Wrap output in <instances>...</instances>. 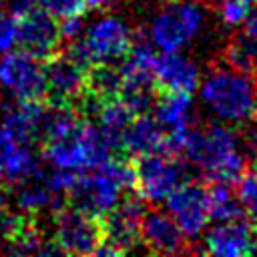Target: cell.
<instances>
[{"label": "cell", "instance_id": "6da1fadb", "mask_svg": "<svg viewBox=\"0 0 257 257\" xmlns=\"http://www.w3.org/2000/svg\"><path fill=\"white\" fill-rule=\"evenodd\" d=\"M201 169L209 183H231L247 171V161L237 147V137L223 124L191 126L181 143V153Z\"/></svg>", "mask_w": 257, "mask_h": 257}, {"label": "cell", "instance_id": "7a4b0ae2", "mask_svg": "<svg viewBox=\"0 0 257 257\" xmlns=\"http://www.w3.org/2000/svg\"><path fill=\"white\" fill-rule=\"evenodd\" d=\"M133 159L108 157L92 169L74 173L64 197L70 205L100 217L124 195V191L133 189Z\"/></svg>", "mask_w": 257, "mask_h": 257}, {"label": "cell", "instance_id": "3957f363", "mask_svg": "<svg viewBox=\"0 0 257 257\" xmlns=\"http://www.w3.org/2000/svg\"><path fill=\"white\" fill-rule=\"evenodd\" d=\"M207 106L229 124H247L257 114V80L229 64L209 72L201 86Z\"/></svg>", "mask_w": 257, "mask_h": 257}, {"label": "cell", "instance_id": "277c9868", "mask_svg": "<svg viewBox=\"0 0 257 257\" xmlns=\"http://www.w3.org/2000/svg\"><path fill=\"white\" fill-rule=\"evenodd\" d=\"M90 66L72 46L60 48L44 60L46 102L52 106H70L78 112V104L88 90Z\"/></svg>", "mask_w": 257, "mask_h": 257}, {"label": "cell", "instance_id": "5b68a950", "mask_svg": "<svg viewBox=\"0 0 257 257\" xmlns=\"http://www.w3.org/2000/svg\"><path fill=\"white\" fill-rule=\"evenodd\" d=\"M50 239L54 247L70 255H96L102 245L100 217L62 203L50 213Z\"/></svg>", "mask_w": 257, "mask_h": 257}, {"label": "cell", "instance_id": "8992f818", "mask_svg": "<svg viewBox=\"0 0 257 257\" xmlns=\"http://www.w3.org/2000/svg\"><path fill=\"white\" fill-rule=\"evenodd\" d=\"M133 191L145 203H159L187 181V167L175 153H151L133 159Z\"/></svg>", "mask_w": 257, "mask_h": 257}, {"label": "cell", "instance_id": "52a82bcc", "mask_svg": "<svg viewBox=\"0 0 257 257\" xmlns=\"http://www.w3.org/2000/svg\"><path fill=\"white\" fill-rule=\"evenodd\" d=\"M145 211L147 203L139 195H122L100 215L102 245L96 249V255H120L137 249L141 245V221Z\"/></svg>", "mask_w": 257, "mask_h": 257}, {"label": "cell", "instance_id": "ba28073f", "mask_svg": "<svg viewBox=\"0 0 257 257\" xmlns=\"http://www.w3.org/2000/svg\"><path fill=\"white\" fill-rule=\"evenodd\" d=\"M84 36L68 42L88 64H104L120 60L133 46V32L128 26L114 16H104L92 22Z\"/></svg>", "mask_w": 257, "mask_h": 257}, {"label": "cell", "instance_id": "9c48e42d", "mask_svg": "<svg viewBox=\"0 0 257 257\" xmlns=\"http://www.w3.org/2000/svg\"><path fill=\"white\" fill-rule=\"evenodd\" d=\"M12 14L16 26V44L20 50L40 60H48L62 48L56 16L34 4L12 8Z\"/></svg>", "mask_w": 257, "mask_h": 257}, {"label": "cell", "instance_id": "30bf717a", "mask_svg": "<svg viewBox=\"0 0 257 257\" xmlns=\"http://www.w3.org/2000/svg\"><path fill=\"white\" fill-rule=\"evenodd\" d=\"M203 26V12L197 2L171 0L151 24V40L157 48L179 50Z\"/></svg>", "mask_w": 257, "mask_h": 257}, {"label": "cell", "instance_id": "8fae6325", "mask_svg": "<svg viewBox=\"0 0 257 257\" xmlns=\"http://www.w3.org/2000/svg\"><path fill=\"white\" fill-rule=\"evenodd\" d=\"M0 84L22 102H46L44 60L24 52L8 50L0 60Z\"/></svg>", "mask_w": 257, "mask_h": 257}, {"label": "cell", "instance_id": "7c38bea8", "mask_svg": "<svg viewBox=\"0 0 257 257\" xmlns=\"http://www.w3.org/2000/svg\"><path fill=\"white\" fill-rule=\"evenodd\" d=\"M165 203H167V213L173 217V221L181 227V231L189 239L197 237L211 221L209 189L205 183L185 181L165 197Z\"/></svg>", "mask_w": 257, "mask_h": 257}, {"label": "cell", "instance_id": "4fadbf2b", "mask_svg": "<svg viewBox=\"0 0 257 257\" xmlns=\"http://www.w3.org/2000/svg\"><path fill=\"white\" fill-rule=\"evenodd\" d=\"M205 249L211 255L239 257L257 253L255 223L249 217L221 221L205 235Z\"/></svg>", "mask_w": 257, "mask_h": 257}, {"label": "cell", "instance_id": "5bb4252c", "mask_svg": "<svg viewBox=\"0 0 257 257\" xmlns=\"http://www.w3.org/2000/svg\"><path fill=\"white\" fill-rule=\"evenodd\" d=\"M141 245L153 253H187L191 251L189 237L173 221V217L159 209H147L141 221Z\"/></svg>", "mask_w": 257, "mask_h": 257}, {"label": "cell", "instance_id": "9a60e30c", "mask_svg": "<svg viewBox=\"0 0 257 257\" xmlns=\"http://www.w3.org/2000/svg\"><path fill=\"white\" fill-rule=\"evenodd\" d=\"M199 84L197 66L179 50L157 54L153 86L155 92H193Z\"/></svg>", "mask_w": 257, "mask_h": 257}, {"label": "cell", "instance_id": "2e32d148", "mask_svg": "<svg viewBox=\"0 0 257 257\" xmlns=\"http://www.w3.org/2000/svg\"><path fill=\"white\" fill-rule=\"evenodd\" d=\"M46 106L48 102L44 100H36V102L18 100L16 106L6 110L2 128L20 145H26V147L40 145L44 137Z\"/></svg>", "mask_w": 257, "mask_h": 257}, {"label": "cell", "instance_id": "e0dca14e", "mask_svg": "<svg viewBox=\"0 0 257 257\" xmlns=\"http://www.w3.org/2000/svg\"><path fill=\"white\" fill-rule=\"evenodd\" d=\"M122 147L126 157H141L151 153H171L169 137L157 118L149 112H141L133 118L122 135Z\"/></svg>", "mask_w": 257, "mask_h": 257}, {"label": "cell", "instance_id": "ac0fdd59", "mask_svg": "<svg viewBox=\"0 0 257 257\" xmlns=\"http://www.w3.org/2000/svg\"><path fill=\"white\" fill-rule=\"evenodd\" d=\"M209 215L213 221H233L247 217L237 193H233L231 183H209Z\"/></svg>", "mask_w": 257, "mask_h": 257}, {"label": "cell", "instance_id": "d6986e66", "mask_svg": "<svg viewBox=\"0 0 257 257\" xmlns=\"http://www.w3.org/2000/svg\"><path fill=\"white\" fill-rule=\"evenodd\" d=\"M237 185V197L245 215L255 223L257 221V171H245Z\"/></svg>", "mask_w": 257, "mask_h": 257}, {"label": "cell", "instance_id": "ffe728a7", "mask_svg": "<svg viewBox=\"0 0 257 257\" xmlns=\"http://www.w3.org/2000/svg\"><path fill=\"white\" fill-rule=\"evenodd\" d=\"M16 44V26L14 14L0 2V54L8 52Z\"/></svg>", "mask_w": 257, "mask_h": 257}, {"label": "cell", "instance_id": "44dd1931", "mask_svg": "<svg viewBox=\"0 0 257 257\" xmlns=\"http://www.w3.org/2000/svg\"><path fill=\"white\" fill-rule=\"evenodd\" d=\"M249 8L251 6H247L239 0H219V16L229 26H239L245 20Z\"/></svg>", "mask_w": 257, "mask_h": 257}, {"label": "cell", "instance_id": "7402d4cb", "mask_svg": "<svg viewBox=\"0 0 257 257\" xmlns=\"http://www.w3.org/2000/svg\"><path fill=\"white\" fill-rule=\"evenodd\" d=\"M241 24H243V32L241 34L247 36L249 40L257 42V4H255L253 10L247 12V16H245V20Z\"/></svg>", "mask_w": 257, "mask_h": 257}, {"label": "cell", "instance_id": "603a6c76", "mask_svg": "<svg viewBox=\"0 0 257 257\" xmlns=\"http://www.w3.org/2000/svg\"><path fill=\"white\" fill-rule=\"evenodd\" d=\"M245 126L249 128V145H251V149H253L255 155H257V114H255L253 120H249Z\"/></svg>", "mask_w": 257, "mask_h": 257}, {"label": "cell", "instance_id": "cb8c5ba5", "mask_svg": "<svg viewBox=\"0 0 257 257\" xmlns=\"http://www.w3.org/2000/svg\"><path fill=\"white\" fill-rule=\"evenodd\" d=\"M239 2H243V4H247V6H253V4H257V0H239Z\"/></svg>", "mask_w": 257, "mask_h": 257}, {"label": "cell", "instance_id": "d4e9b609", "mask_svg": "<svg viewBox=\"0 0 257 257\" xmlns=\"http://www.w3.org/2000/svg\"><path fill=\"white\" fill-rule=\"evenodd\" d=\"M255 237H257V221H255Z\"/></svg>", "mask_w": 257, "mask_h": 257}, {"label": "cell", "instance_id": "484cf974", "mask_svg": "<svg viewBox=\"0 0 257 257\" xmlns=\"http://www.w3.org/2000/svg\"><path fill=\"white\" fill-rule=\"evenodd\" d=\"M0 181H2V167H0Z\"/></svg>", "mask_w": 257, "mask_h": 257}]
</instances>
